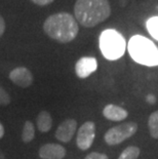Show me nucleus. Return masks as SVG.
I'll return each instance as SVG.
<instances>
[{
    "mask_svg": "<svg viewBox=\"0 0 158 159\" xmlns=\"http://www.w3.org/2000/svg\"><path fill=\"white\" fill-rule=\"evenodd\" d=\"M43 30L50 38L61 43H68L75 39L79 27L76 19L68 12H58L49 16L43 24Z\"/></svg>",
    "mask_w": 158,
    "mask_h": 159,
    "instance_id": "obj_1",
    "label": "nucleus"
},
{
    "mask_svg": "<svg viewBox=\"0 0 158 159\" xmlns=\"http://www.w3.org/2000/svg\"><path fill=\"white\" fill-rule=\"evenodd\" d=\"M74 13L79 24L86 28H93L109 18L111 7L108 0H77Z\"/></svg>",
    "mask_w": 158,
    "mask_h": 159,
    "instance_id": "obj_2",
    "label": "nucleus"
},
{
    "mask_svg": "<svg viewBox=\"0 0 158 159\" xmlns=\"http://www.w3.org/2000/svg\"><path fill=\"white\" fill-rule=\"evenodd\" d=\"M127 48L134 62L149 67L158 66V47L150 39L134 35L130 38Z\"/></svg>",
    "mask_w": 158,
    "mask_h": 159,
    "instance_id": "obj_3",
    "label": "nucleus"
},
{
    "mask_svg": "<svg viewBox=\"0 0 158 159\" xmlns=\"http://www.w3.org/2000/svg\"><path fill=\"white\" fill-rule=\"evenodd\" d=\"M99 42L101 52L107 60L115 61L121 57L125 52V39L116 30L108 29L103 31Z\"/></svg>",
    "mask_w": 158,
    "mask_h": 159,
    "instance_id": "obj_4",
    "label": "nucleus"
},
{
    "mask_svg": "<svg viewBox=\"0 0 158 159\" xmlns=\"http://www.w3.org/2000/svg\"><path fill=\"white\" fill-rule=\"evenodd\" d=\"M138 130V124L134 122H124L111 127L104 136V140L110 146L118 145L133 137Z\"/></svg>",
    "mask_w": 158,
    "mask_h": 159,
    "instance_id": "obj_5",
    "label": "nucleus"
},
{
    "mask_svg": "<svg viewBox=\"0 0 158 159\" xmlns=\"http://www.w3.org/2000/svg\"><path fill=\"white\" fill-rule=\"evenodd\" d=\"M96 137V124L93 121H86L80 126L76 138V144L80 150L85 151L92 147Z\"/></svg>",
    "mask_w": 158,
    "mask_h": 159,
    "instance_id": "obj_6",
    "label": "nucleus"
},
{
    "mask_svg": "<svg viewBox=\"0 0 158 159\" xmlns=\"http://www.w3.org/2000/svg\"><path fill=\"white\" fill-rule=\"evenodd\" d=\"M97 68V62L95 57H83L77 61L75 65L76 75L81 79L87 78L90 74H93Z\"/></svg>",
    "mask_w": 158,
    "mask_h": 159,
    "instance_id": "obj_7",
    "label": "nucleus"
},
{
    "mask_svg": "<svg viewBox=\"0 0 158 159\" xmlns=\"http://www.w3.org/2000/svg\"><path fill=\"white\" fill-rule=\"evenodd\" d=\"M9 79H11L16 85L20 87H29L33 83V75L29 69L25 67H19L13 69L9 73Z\"/></svg>",
    "mask_w": 158,
    "mask_h": 159,
    "instance_id": "obj_8",
    "label": "nucleus"
},
{
    "mask_svg": "<svg viewBox=\"0 0 158 159\" xmlns=\"http://www.w3.org/2000/svg\"><path fill=\"white\" fill-rule=\"evenodd\" d=\"M77 128V121L74 119H67L59 125L56 131V138L63 143L71 141Z\"/></svg>",
    "mask_w": 158,
    "mask_h": 159,
    "instance_id": "obj_9",
    "label": "nucleus"
},
{
    "mask_svg": "<svg viewBox=\"0 0 158 159\" xmlns=\"http://www.w3.org/2000/svg\"><path fill=\"white\" fill-rule=\"evenodd\" d=\"M41 159H63L66 156V149L58 144H45L39 149Z\"/></svg>",
    "mask_w": 158,
    "mask_h": 159,
    "instance_id": "obj_10",
    "label": "nucleus"
},
{
    "mask_svg": "<svg viewBox=\"0 0 158 159\" xmlns=\"http://www.w3.org/2000/svg\"><path fill=\"white\" fill-rule=\"evenodd\" d=\"M103 115H104V117L109 120L121 121L125 119L129 113H127V111L125 109H123L121 107L116 106V105H113V104H109L104 108Z\"/></svg>",
    "mask_w": 158,
    "mask_h": 159,
    "instance_id": "obj_11",
    "label": "nucleus"
},
{
    "mask_svg": "<svg viewBox=\"0 0 158 159\" xmlns=\"http://www.w3.org/2000/svg\"><path fill=\"white\" fill-rule=\"evenodd\" d=\"M52 126V118L47 111H41L37 117V127L41 133H47Z\"/></svg>",
    "mask_w": 158,
    "mask_h": 159,
    "instance_id": "obj_12",
    "label": "nucleus"
},
{
    "mask_svg": "<svg viewBox=\"0 0 158 159\" xmlns=\"http://www.w3.org/2000/svg\"><path fill=\"white\" fill-rule=\"evenodd\" d=\"M35 137V128L34 125L31 121H26L23 127V133H22V140L24 143H30L33 141V139Z\"/></svg>",
    "mask_w": 158,
    "mask_h": 159,
    "instance_id": "obj_13",
    "label": "nucleus"
},
{
    "mask_svg": "<svg viewBox=\"0 0 158 159\" xmlns=\"http://www.w3.org/2000/svg\"><path fill=\"white\" fill-rule=\"evenodd\" d=\"M148 126L151 137L153 139H158V110L153 112L148 119Z\"/></svg>",
    "mask_w": 158,
    "mask_h": 159,
    "instance_id": "obj_14",
    "label": "nucleus"
},
{
    "mask_svg": "<svg viewBox=\"0 0 158 159\" xmlns=\"http://www.w3.org/2000/svg\"><path fill=\"white\" fill-rule=\"evenodd\" d=\"M140 153L141 151L138 147L129 146L124 149L118 159H138V157L140 156Z\"/></svg>",
    "mask_w": 158,
    "mask_h": 159,
    "instance_id": "obj_15",
    "label": "nucleus"
},
{
    "mask_svg": "<svg viewBox=\"0 0 158 159\" xmlns=\"http://www.w3.org/2000/svg\"><path fill=\"white\" fill-rule=\"evenodd\" d=\"M147 30L153 38L158 40V16H154L148 20Z\"/></svg>",
    "mask_w": 158,
    "mask_h": 159,
    "instance_id": "obj_16",
    "label": "nucleus"
},
{
    "mask_svg": "<svg viewBox=\"0 0 158 159\" xmlns=\"http://www.w3.org/2000/svg\"><path fill=\"white\" fill-rule=\"evenodd\" d=\"M9 103H11V97L2 86H0V105L1 106H7Z\"/></svg>",
    "mask_w": 158,
    "mask_h": 159,
    "instance_id": "obj_17",
    "label": "nucleus"
},
{
    "mask_svg": "<svg viewBox=\"0 0 158 159\" xmlns=\"http://www.w3.org/2000/svg\"><path fill=\"white\" fill-rule=\"evenodd\" d=\"M85 159H108V156L106 154L103 153H97V152H92L89 153L87 156L85 157Z\"/></svg>",
    "mask_w": 158,
    "mask_h": 159,
    "instance_id": "obj_18",
    "label": "nucleus"
},
{
    "mask_svg": "<svg viewBox=\"0 0 158 159\" xmlns=\"http://www.w3.org/2000/svg\"><path fill=\"white\" fill-rule=\"evenodd\" d=\"M33 3H35L37 5L40 6H44V5H48L52 2H53V0H31Z\"/></svg>",
    "mask_w": 158,
    "mask_h": 159,
    "instance_id": "obj_19",
    "label": "nucleus"
},
{
    "mask_svg": "<svg viewBox=\"0 0 158 159\" xmlns=\"http://www.w3.org/2000/svg\"><path fill=\"white\" fill-rule=\"evenodd\" d=\"M5 31V22L1 16H0V37L3 35V33Z\"/></svg>",
    "mask_w": 158,
    "mask_h": 159,
    "instance_id": "obj_20",
    "label": "nucleus"
},
{
    "mask_svg": "<svg viewBox=\"0 0 158 159\" xmlns=\"http://www.w3.org/2000/svg\"><path fill=\"white\" fill-rule=\"evenodd\" d=\"M3 136H4V127H3V125L0 123V139H2Z\"/></svg>",
    "mask_w": 158,
    "mask_h": 159,
    "instance_id": "obj_21",
    "label": "nucleus"
},
{
    "mask_svg": "<svg viewBox=\"0 0 158 159\" xmlns=\"http://www.w3.org/2000/svg\"><path fill=\"white\" fill-rule=\"evenodd\" d=\"M0 159H5L4 155H3V153H2L1 151H0Z\"/></svg>",
    "mask_w": 158,
    "mask_h": 159,
    "instance_id": "obj_22",
    "label": "nucleus"
}]
</instances>
